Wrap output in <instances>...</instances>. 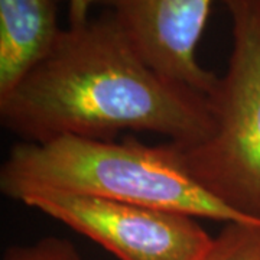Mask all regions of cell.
<instances>
[{"instance_id":"obj_1","label":"cell","mask_w":260,"mask_h":260,"mask_svg":"<svg viewBox=\"0 0 260 260\" xmlns=\"http://www.w3.org/2000/svg\"><path fill=\"white\" fill-rule=\"evenodd\" d=\"M0 120L28 143L114 140L130 130L162 135L179 149L214 127L208 95L149 67L109 10L61 32L49 55L0 97Z\"/></svg>"},{"instance_id":"obj_5","label":"cell","mask_w":260,"mask_h":260,"mask_svg":"<svg viewBox=\"0 0 260 260\" xmlns=\"http://www.w3.org/2000/svg\"><path fill=\"white\" fill-rule=\"evenodd\" d=\"M214 0H102L142 59L159 74L210 95L217 75L195 51Z\"/></svg>"},{"instance_id":"obj_6","label":"cell","mask_w":260,"mask_h":260,"mask_svg":"<svg viewBox=\"0 0 260 260\" xmlns=\"http://www.w3.org/2000/svg\"><path fill=\"white\" fill-rule=\"evenodd\" d=\"M58 0H0V97L42 62L61 35Z\"/></svg>"},{"instance_id":"obj_7","label":"cell","mask_w":260,"mask_h":260,"mask_svg":"<svg viewBox=\"0 0 260 260\" xmlns=\"http://www.w3.org/2000/svg\"><path fill=\"white\" fill-rule=\"evenodd\" d=\"M197 260H260V224H225Z\"/></svg>"},{"instance_id":"obj_2","label":"cell","mask_w":260,"mask_h":260,"mask_svg":"<svg viewBox=\"0 0 260 260\" xmlns=\"http://www.w3.org/2000/svg\"><path fill=\"white\" fill-rule=\"evenodd\" d=\"M0 189L16 201L32 192L54 191L158 208L197 220L259 224L210 194L191 175L175 145L148 146L133 138L22 142L2 167Z\"/></svg>"},{"instance_id":"obj_4","label":"cell","mask_w":260,"mask_h":260,"mask_svg":"<svg viewBox=\"0 0 260 260\" xmlns=\"http://www.w3.org/2000/svg\"><path fill=\"white\" fill-rule=\"evenodd\" d=\"M20 203L91 239L119 260H197L213 243L197 218L185 214L54 191L32 192Z\"/></svg>"},{"instance_id":"obj_9","label":"cell","mask_w":260,"mask_h":260,"mask_svg":"<svg viewBox=\"0 0 260 260\" xmlns=\"http://www.w3.org/2000/svg\"><path fill=\"white\" fill-rule=\"evenodd\" d=\"M68 2V18L70 28H78L87 23L90 9L95 3H102V0H67Z\"/></svg>"},{"instance_id":"obj_8","label":"cell","mask_w":260,"mask_h":260,"mask_svg":"<svg viewBox=\"0 0 260 260\" xmlns=\"http://www.w3.org/2000/svg\"><path fill=\"white\" fill-rule=\"evenodd\" d=\"M5 260H83L74 244L58 237H45L32 246L8 251Z\"/></svg>"},{"instance_id":"obj_3","label":"cell","mask_w":260,"mask_h":260,"mask_svg":"<svg viewBox=\"0 0 260 260\" xmlns=\"http://www.w3.org/2000/svg\"><path fill=\"white\" fill-rule=\"evenodd\" d=\"M223 3L232 16L233 51L227 73L208 95L213 132L178 150L210 194L260 224V0Z\"/></svg>"}]
</instances>
